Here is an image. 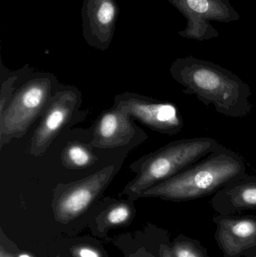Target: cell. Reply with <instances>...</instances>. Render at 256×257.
<instances>
[{
	"label": "cell",
	"instance_id": "obj_1",
	"mask_svg": "<svg viewBox=\"0 0 256 257\" xmlns=\"http://www.w3.org/2000/svg\"><path fill=\"white\" fill-rule=\"evenodd\" d=\"M183 93L193 95L219 114L233 118L247 117L252 111L249 86L236 74L208 60L192 56L177 58L170 67Z\"/></svg>",
	"mask_w": 256,
	"mask_h": 257
},
{
	"label": "cell",
	"instance_id": "obj_2",
	"mask_svg": "<svg viewBox=\"0 0 256 257\" xmlns=\"http://www.w3.org/2000/svg\"><path fill=\"white\" fill-rule=\"evenodd\" d=\"M244 174L246 164L243 158L220 145L195 164L146 190L140 198H159L174 202L193 200L215 194Z\"/></svg>",
	"mask_w": 256,
	"mask_h": 257
},
{
	"label": "cell",
	"instance_id": "obj_3",
	"mask_svg": "<svg viewBox=\"0 0 256 257\" xmlns=\"http://www.w3.org/2000/svg\"><path fill=\"white\" fill-rule=\"evenodd\" d=\"M220 145L210 137L189 138L170 142L130 165L129 169L136 175L126 186L123 193L127 195L129 200H135L146 190L195 164Z\"/></svg>",
	"mask_w": 256,
	"mask_h": 257
},
{
	"label": "cell",
	"instance_id": "obj_4",
	"mask_svg": "<svg viewBox=\"0 0 256 257\" xmlns=\"http://www.w3.org/2000/svg\"><path fill=\"white\" fill-rule=\"evenodd\" d=\"M57 82L51 74H37L26 81L0 113V146L21 139L45 112Z\"/></svg>",
	"mask_w": 256,
	"mask_h": 257
},
{
	"label": "cell",
	"instance_id": "obj_5",
	"mask_svg": "<svg viewBox=\"0 0 256 257\" xmlns=\"http://www.w3.org/2000/svg\"><path fill=\"white\" fill-rule=\"evenodd\" d=\"M117 172L111 165L78 181L57 184L52 202L56 220L68 223L81 215L105 191Z\"/></svg>",
	"mask_w": 256,
	"mask_h": 257
},
{
	"label": "cell",
	"instance_id": "obj_6",
	"mask_svg": "<svg viewBox=\"0 0 256 257\" xmlns=\"http://www.w3.org/2000/svg\"><path fill=\"white\" fill-rule=\"evenodd\" d=\"M187 20L184 30L179 35L186 39L203 42L217 38L219 33L210 21L232 22L240 19L238 12L229 0H168Z\"/></svg>",
	"mask_w": 256,
	"mask_h": 257
},
{
	"label": "cell",
	"instance_id": "obj_7",
	"mask_svg": "<svg viewBox=\"0 0 256 257\" xmlns=\"http://www.w3.org/2000/svg\"><path fill=\"white\" fill-rule=\"evenodd\" d=\"M113 108L129 114L147 127L162 134L175 136L183 128L181 114L171 102L127 92L115 96Z\"/></svg>",
	"mask_w": 256,
	"mask_h": 257
},
{
	"label": "cell",
	"instance_id": "obj_8",
	"mask_svg": "<svg viewBox=\"0 0 256 257\" xmlns=\"http://www.w3.org/2000/svg\"><path fill=\"white\" fill-rule=\"evenodd\" d=\"M81 101V93L75 88L60 90L53 96L33 133L30 145L32 156L40 157L46 153L62 130L78 117Z\"/></svg>",
	"mask_w": 256,
	"mask_h": 257
},
{
	"label": "cell",
	"instance_id": "obj_9",
	"mask_svg": "<svg viewBox=\"0 0 256 257\" xmlns=\"http://www.w3.org/2000/svg\"><path fill=\"white\" fill-rule=\"evenodd\" d=\"M147 136L126 113L112 108L98 119L90 145L99 149L128 146L138 139L144 142Z\"/></svg>",
	"mask_w": 256,
	"mask_h": 257
},
{
	"label": "cell",
	"instance_id": "obj_10",
	"mask_svg": "<svg viewBox=\"0 0 256 257\" xmlns=\"http://www.w3.org/2000/svg\"><path fill=\"white\" fill-rule=\"evenodd\" d=\"M119 9L115 0H84V36L89 45L106 50L113 36Z\"/></svg>",
	"mask_w": 256,
	"mask_h": 257
},
{
	"label": "cell",
	"instance_id": "obj_11",
	"mask_svg": "<svg viewBox=\"0 0 256 257\" xmlns=\"http://www.w3.org/2000/svg\"><path fill=\"white\" fill-rule=\"evenodd\" d=\"M211 203L222 215L256 209V175L246 173L228 183L215 193Z\"/></svg>",
	"mask_w": 256,
	"mask_h": 257
},
{
	"label": "cell",
	"instance_id": "obj_12",
	"mask_svg": "<svg viewBox=\"0 0 256 257\" xmlns=\"http://www.w3.org/2000/svg\"><path fill=\"white\" fill-rule=\"evenodd\" d=\"M217 224L218 241L228 256H237L256 246L255 217H221L218 219Z\"/></svg>",
	"mask_w": 256,
	"mask_h": 257
},
{
	"label": "cell",
	"instance_id": "obj_13",
	"mask_svg": "<svg viewBox=\"0 0 256 257\" xmlns=\"http://www.w3.org/2000/svg\"><path fill=\"white\" fill-rule=\"evenodd\" d=\"M91 145L80 142H70L61 153V163L70 170H81L91 167L98 162Z\"/></svg>",
	"mask_w": 256,
	"mask_h": 257
},
{
	"label": "cell",
	"instance_id": "obj_14",
	"mask_svg": "<svg viewBox=\"0 0 256 257\" xmlns=\"http://www.w3.org/2000/svg\"><path fill=\"white\" fill-rule=\"evenodd\" d=\"M133 206L126 201L115 202L108 207L103 213L102 222L109 226H120L127 223L132 217Z\"/></svg>",
	"mask_w": 256,
	"mask_h": 257
},
{
	"label": "cell",
	"instance_id": "obj_15",
	"mask_svg": "<svg viewBox=\"0 0 256 257\" xmlns=\"http://www.w3.org/2000/svg\"><path fill=\"white\" fill-rule=\"evenodd\" d=\"M160 257H203L201 252L190 243L179 241L171 247H161Z\"/></svg>",
	"mask_w": 256,
	"mask_h": 257
},
{
	"label": "cell",
	"instance_id": "obj_16",
	"mask_svg": "<svg viewBox=\"0 0 256 257\" xmlns=\"http://www.w3.org/2000/svg\"><path fill=\"white\" fill-rule=\"evenodd\" d=\"M17 79H18V77L12 76L2 84L0 113L4 111L5 108L9 105L11 99H12V94H13L14 84L16 82Z\"/></svg>",
	"mask_w": 256,
	"mask_h": 257
},
{
	"label": "cell",
	"instance_id": "obj_17",
	"mask_svg": "<svg viewBox=\"0 0 256 257\" xmlns=\"http://www.w3.org/2000/svg\"><path fill=\"white\" fill-rule=\"evenodd\" d=\"M75 257H102L96 249L90 246H77L72 250Z\"/></svg>",
	"mask_w": 256,
	"mask_h": 257
},
{
	"label": "cell",
	"instance_id": "obj_18",
	"mask_svg": "<svg viewBox=\"0 0 256 257\" xmlns=\"http://www.w3.org/2000/svg\"><path fill=\"white\" fill-rule=\"evenodd\" d=\"M0 257H17V253H12L8 247H5L4 244L1 242L0 249Z\"/></svg>",
	"mask_w": 256,
	"mask_h": 257
},
{
	"label": "cell",
	"instance_id": "obj_19",
	"mask_svg": "<svg viewBox=\"0 0 256 257\" xmlns=\"http://www.w3.org/2000/svg\"><path fill=\"white\" fill-rule=\"evenodd\" d=\"M17 257H33L31 254L25 252H18L17 253Z\"/></svg>",
	"mask_w": 256,
	"mask_h": 257
},
{
	"label": "cell",
	"instance_id": "obj_20",
	"mask_svg": "<svg viewBox=\"0 0 256 257\" xmlns=\"http://www.w3.org/2000/svg\"><path fill=\"white\" fill-rule=\"evenodd\" d=\"M256 257V256H255Z\"/></svg>",
	"mask_w": 256,
	"mask_h": 257
}]
</instances>
